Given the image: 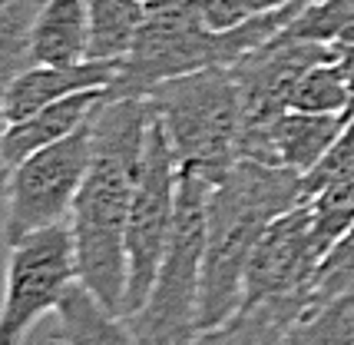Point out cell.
<instances>
[{
	"label": "cell",
	"mask_w": 354,
	"mask_h": 345,
	"mask_svg": "<svg viewBox=\"0 0 354 345\" xmlns=\"http://www.w3.org/2000/svg\"><path fill=\"white\" fill-rule=\"evenodd\" d=\"M153 120V103L142 96H106L100 103L93 163L70 213L80 285H86L116 315H123L126 306V222Z\"/></svg>",
	"instance_id": "cell-1"
},
{
	"label": "cell",
	"mask_w": 354,
	"mask_h": 345,
	"mask_svg": "<svg viewBox=\"0 0 354 345\" xmlns=\"http://www.w3.org/2000/svg\"><path fill=\"white\" fill-rule=\"evenodd\" d=\"M301 206V176L255 159H239L205 203V256L199 332L229 322L245 302V269L265 229Z\"/></svg>",
	"instance_id": "cell-2"
},
{
	"label": "cell",
	"mask_w": 354,
	"mask_h": 345,
	"mask_svg": "<svg viewBox=\"0 0 354 345\" xmlns=\"http://www.w3.org/2000/svg\"><path fill=\"white\" fill-rule=\"evenodd\" d=\"M142 100L153 103L179 170L218 183L242 159L245 107L232 67L162 80Z\"/></svg>",
	"instance_id": "cell-3"
},
{
	"label": "cell",
	"mask_w": 354,
	"mask_h": 345,
	"mask_svg": "<svg viewBox=\"0 0 354 345\" xmlns=\"http://www.w3.org/2000/svg\"><path fill=\"white\" fill-rule=\"evenodd\" d=\"M216 183L199 172L179 170L176 220L172 236L153 292L136 315H129V329L139 345H189L199 335V289L202 256H205V203Z\"/></svg>",
	"instance_id": "cell-4"
},
{
	"label": "cell",
	"mask_w": 354,
	"mask_h": 345,
	"mask_svg": "<svg viewBox=\"0 0 354 345\" xmlns=\"http://www.w3.org/2000/svg\"><path fill=\"white\" fill-rule=\"evenodd\" d=\"M93 143H96V113L70 136L33 153L7 176V189H3V239H7V246L20 242L30 233L70 222L80 186L90 172Z\"/></svg>",
	"instance_id": "cell-5"
},
{
	"label": "cell",
	"mask_w": 354,
	"mask_h": 345,
	"mask_svg": "<svg viewBox=\"0 0 354 345\" xmlns=\"http://www.w3.org/2000/svg\"><path fill=\"white\" fill-rule=\"evenodd\" d=\"M80 283L73 233L50 226L10 246L0 296V345H24L46 312H57L66 292Z\"/></svg>",
	"instance_id": "cell-6"
},
{
	"label": "cell",
	"mask_w": 354,
	"mask_h": 345,
	"mask_svg": "<svg viewBox=\"0 0 354 345\" xmlns=\"http://www.w3.org/2000/svg\"><path fill=\"white\" fill-rule=\"evenodd\" d=\"M176 193H179V166L169 150L166 130L159 116L146 136V163L139 176L129 222H126V306L123 319L136 315L153 292L162 256L169 246L172 220H176Z\"/></svg>",
	"instance_id": "cell-7"
},
{
	"label": "cell",
	"mask_w": 354,
	"mask_h": 345,
	"mask_svg": "<svg viewBox=\"0 0 354 345\" xmlns=\"http://www.w3.org/2000/svg\"><path fill=\"white\" fill-rule=\"evenodd\" d=\"M324 256H328V249L315 233L308 203L288 209L285 216H278L265 229V236L259 239V246L248 259L242 309L268 302V299L308 292Z\"/></svg>",
	"instance_id": "cell-8"
},
{
	"label": "cell",
	"mask_w": 354,
	"mask_h": 345,
	"mask_svg": "<svg viewBox=\"0 0 354 345\" xmlns=\"http://www.w3.org/2000/svg\"><path fill=\"white\" fill-rule=\"evenodd\" d=\"M324 60H335V44L275 37L259 50L245 53L239 63H232V77L242 90L245 126L265 123L288 110L298 80Z\"/></svg>",
	"instance_id": "cell-9"
},
{
	"label": "cell",
	"mask_w": 354,
	"mask_h": 345,
	"mask_svg": "<svg viewBox=\"0 0 354 345\" xmlns=\"http://www.w3.org/2000/svg\"><path fill=\"white\" fill-rule=\"evenodd\" d=\"M348 116L285 110L265 123L242 130V159H255L275 170H292L298 176L311 172L335 146Z\"/></svg>",
	"instance_id": "cell-10"
},
{
	"label": "cell",
	"mask_w": 354,
	"mask_h": 345,
	"mask_svg": "<svg viewBox=\"0 0 354 345\" xmlns=\"http://www.w3.org/2000/svg\"><path fill=\"white\" fill-rule=\"evenodd\" d=\"M123 63L113 60H83L73 67H44L30 63L20 77L10 83L7 100H3V120L20 123L44 107H53L66 96L86 94V90H109L113 80L120 77Z\"/></svg>",
	"instance_id": "cell-11"
},
{
	"label": "cell",
	"mask_w": 354,
	"mask_h": 345,
	"mask_svg": "<svg viewBox=\"0 0 354 345\" xmlns=\"http://www.w3.org/2000/svg\"><path fill=\"white\" fill-rule=\"evenodd\" d=\"M103 100H106V90H86V94L66 96L53 107H44L40 113H33L20 123H7L3 136H0V163H3L7 176L33 153H40L46 146L60 143L63 136H70L73 130H80Z\"/></svg>",
	"instance_id": "cell-12"
},
{
	"label": "cell",
	"mask_w": 354,
	"mask_h": 345,
	"mask_svg": "<svg viewBox=\"0 0 354 345\" xmlns=\"http://www.w3.org/2000/svg\"><path fill=\"white\" fill-rule=\"evenodd\" d=\"M90 53V0H44L30 24V60L73 67Z\"/></svg>",
	"instance_id": "cell-13"
},
{
	"label": "cell",
	"mask_w": 354,
	"mask_h": 345,
	"mask_svg": "<svg viewBox=\"0 0 354 345\" xmlns=\"http://www.w3.org/2000/svg\"><path fill=\"white\" fill-rule=\"evenodd\" d=\"M311 296H281L259 306H245L216 329H202L189 345H288L292 326L308 312Z\"/></svg>",
	"instance_id": "cell-14"
},
{
	"label": "cell",
	"mask_w": 354,
	"mask_h": 345,
	"mask_svg": "<svg viewBox=\"0 0 354 345\" xmlns=\"http://www.w3.org/2000/svg\"><path fill=\"white\" fill-rule=\"evenodd\" d=\"M57 332L60 345H139L136 332L129 329L123 315L106 309L86 285H73L57 309Z\"/></svg>",
	"instance_id": "cell-15"
},
{
	"label": "cell",
	"mask_w": 354,
	"mask_h": 345,
	"mask_svg": "<svg viewBox=\"0 0 354 345\" xmlns=\"http://www.w3.org/2000/svg\"><path fill=\"white\" fill-rule=\"evenodd\" d=\"M44 0H7L0 7V136L7 130L3 120V100L7 90L27 67H30V24ZM3 189H7V170L0 163V229H3Z\"/></svg>",
	"instance_id": "cell-16"
},
{
	"label": "cell",
	"mask_w": 354,
	"mask_h": 345,
	"mask_svg": "<svg viewBox=\"0 0 354 345\" xmlns=\"http://www.w3.org/2000/svg\"><path fill=\"white\" fill-rule=\"evenodd\" d=\"M146 24V0H90V53L86 60L123 63Z\"/></svg>",
	"instance_id": "cell-17"
},
{
	"label": "cell",
	"mask_w": 354,
	"mask_h": 345,
	"mask_svg": "<svg viewBox=\"0 0 354 345\" xmlns=\"http://www.w3.org/2000/svg\"><path fill=\"white\" fill-rule=\"evenodd\" d=\"M288 345H354V289L311 306L292 326Z\"/></svg>",
	"instance_id": "cell-18"
},
{
	"label": "cell",
	"mask_w": 354,
	"mask_h": 345,
	"mask_svg": "<svg viewBox=\"0 0 354 345\" xmlns=\"http://www.w3.org/2000/svg\"><path fill=\"white\" fill-rule=\"evenodd\" d=\"M288 110L298 113H322V116H348V87L341 77L338 60H324L311 67L298 80Z\"/></svg>",
	"instance_id": "cell-19"
},
{
	"label": "cell",
	"mask_w": 354,
	"mask_h": 345,
	"mask_svg": "<svg viewBox=\"0 0 354 345\" xmlns=\"http://www.w3.org/2000/svg\"><path fill=\"white\" fill-rule=\"evenodd\" d=\"M348 27H354V0H311L278 37L311 40V44H335Z\"/></svg>",
	"instance_id": "cell-20"
},
{
	"label": "cell",
	"mask_w": 354,
	"mask_h": 345,
	"mask_svg": "<svg viewBox=\"0 0 354 345\" xmlns=\"http://www.w3.org/2000/svg\"><path fill=\"white\" fill-rule=\"evenodd\" d=\"M305 203L311 209L315 233L324 242V249L331 252L354 229V183L328 186L322 193H315L311 200H305Z\"/></svg>",
	"instance_id": "cell-21"
},
{
	"label": "cell",
	"mask_w": 354,
	"mask_h": 345,
	"mask_svg": "<svg viewBox=\"0 0 354 345\" xmlns=\"http://www.w3.org/2000/svg\"><path fill=\"white\" fill-rule=\"evenodd\" d=\"M338 183H354V116H348V126L341 130V136L324 153L322 163L301 176V203Z\"/></svg>",
	"instance_id": "cell-22"
},
{
	"label": "cell",
	"mask_w": 354,
	"mask_h": 345,
	"mask_svg": "<svg viewBox=\"0 0 354 345\" xmlns=\"http://www.w3.org/2000/svg\"><path fill=\"white\" fill-rule=\"evenodd\" d=\"M348 289H354V249H331L324 256L308 296L318 306V302L338 296V292H348Z\"/></svg>",
	"instance_id": "cell-23"
},
{
	"label": "cell",
	"mask_w": 354,
	"mask_h": 345,
	"mask_svg": "<svg viewBox=\"0 0 354 345\" xmlns=\"http://www.w3.org/2000/svg\"><path fill=\"white\" fill-rule=\"evenodd\" d=\"M189 7L196 10V17L209 30L216 33L235 30L248 20H255L252 10H248V0H189Z\"/></svg>",
	"instance_id": "cell-24"
},
{
	"label": "cell",
	"mask_w": 354,
	"mask_h": 345,
	"mask_svg": "<svg viewBox=\"0 0 354 345\" xmlns=\"http://www.w3.org/2000/svg\"><path fill=\"white\" fill-rule=\"evenodd\" d=\"M335 60H338L344 87H348V116H354V44L335 40Z\"/></svg>",
	"instance_id": "cell-25"
},
{
	"label": "cell",
	"mask_w": 354,
	"mask_h": 345,
	"mask_svg": "<svg viewBox=\"0 0 354 345\" xmlns=\"http://www.w3.org/2000/svg\"><path fill=\"white\" fill-rule=\"evenodd\" d=\"M3 3H7V0H0V7H3Z\"/></svg>",
	"instance_id": "cell-26"
}]
</instances>
